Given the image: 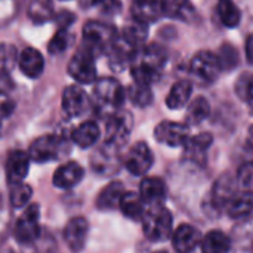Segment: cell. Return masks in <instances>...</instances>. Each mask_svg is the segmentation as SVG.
<instances>
[{
    "label": "cell",
    "mask_w": 253,
    "mask_h": 253,
    "mask_svg": "<svg viewBox=\"0 0 253 253\" xmlns=\"http://www.w3.org/2000/svg\"><path fill=\"white\" fill-rule=\"evenodd\" d=\"M166 61L168 55L162 46L153 43L139 47L130 62V73L135 83L151 86L156 80H159Z\"/></svg>",
    "instance_id": "obj_1"
},
{
    "label": "cell",
    "mask_w": 253,
    "mask_h": 253,
    "mask_svg": "<svg viewBox=\"0 0 253 253\" xmlns=\"http://www.w3.org/2000/svg\"><path fill=\"white\" fill-rule=\"evenodd\" d=\"M117 36L119 33L113 25L99 21H89L83 27L82 47L96 56L99 53L108 52L111 44L116 42Z\"/></svg>",
    "instance_id": "obj_2"
},
{
    "label": "cell",
    "mask_w": 253,
    "mask_h": 253,
    "mask_svg": "<svg viewBox=\"0 0 253 253\" xmlns=\"http://www.w3.org/2000/svg\"><path fill=\"white\" fill-rule=\"evenodd\" d=\"M125 101V89L122 84L111 77H104L96 82L93 87V102L101 114L110 117L114 114Z\"/></svg>",
    "instance_id": "obj_3"
},
{
    "label": "cell",
    "mask_w": 253,
    "mask_h": 253,
    "mask_svg": "<svg viewBox=\"0 0 253 253\" xmlns=\"http://www.w3.org/2000/svg\"><path fill=\"white\" fill-rule=\"evenodd\" d=\"M141 221H142L144 234L151 242H163L169 239L172 234V227H173L172 213L162 205L151 206L148 211H145Z\"/></svg>",
    "instance_id": "obj_4"
},
{
    "label": "cell",
    "mask_w": 253,
    "mask_h": 253,
    "mask_svg": "<svg viewBox=\"0 0 253 253\" xmlns=\"http://www.w3.org/2000/svg\"><path fill=\"white\" fill-rule=\"evenodd\" d=\"M13 236L18 243L30 246L33 245L40 236V208L39 205H30L24 211V213L18 218L15 224Z\"/></svg>",
    "instance_id": "obj_5"
},
{
    "label": "cell",
    "mask_w": 253,
    "mask_h": 253,
    "mask_svg": "<svg viewBox=\"0 0 253 253\" xmlns=\"http://www.w3.org/2000/svg\"><path fill=\"white\" fill-rule=\"evenodd\" d=\"M132 130V116L126 111H116L107 117L105 125V147L107 148H120L126 144Z\"/></svg>",
    "instance_id": "obj_6"
},
{
    "label": "cell",
    "mask_w": 253,
    "mask_h": 253,
    "mask_svg": "<svg viewBox=\"0 0 253 253\" xmlns=\"http://www.w3.org/2000/svg\"><path fill=\"white\" fill-rule=\"evenodd\" d=\"M95 55L80 47L68 62V74L80 84H90L96 80Z\"/></svg>",
    "instance_id": "obj_7"
},
{
    "label": "cell",
    "mask_w": 253,
    "mask_h": 253,
    "mask_svg": "<svg viewBox=\"0 0 253 253\" xmlns=\"http://www.w3.org/2000/svg\"><path fill=\"white\" fill-rule=\"evenodd\" d=\"M190 70L199 80L205 83H212L216 80L222 68L218 55H215L211 50H200L193 56Z\"/></svg>",
    "instance_id": "obj_8"
},
{
    "label": "cell",
    "mask_w": 253,
    "mask_h": 253,
    "mask_svg": "<svg viewBox=\"0 0 253 253\" xmlns=\"http://www.w3.org/2000/svg\"><path fill=\"white\" fill-rule=\"evenodd\" d=\"M64 142L56 135H44L37 138L30 145V160L36 163H47L52 160H56L62 151Z\"/></svg>",
    "instance_id": "obj_9"
},
{
    "label": "cell",
    "mask_w": 253,
    "mask_h": 253,
    "mask_svg": "<svg viewBox=\"0 0 253 253\" xmlns=\"http://www.w3.org/2000/svg\"><path fill=\"white\" fill-rule=\"evenodd\" d=\"M154 136L160 144L168 147H184L190 139V127L176 122H162L154 129Z\"/></svg>",
    "instance_id": "obj_10"
},
{
    "label": "cell",
    "mask_w": 253,
    "mask_h": 253,
    "mask_svg": "<svg viewBox=\"0 0 253 253\" xmlns=\"http://www.w3.org/2000/svg\"><path fill=\"white\" fill-rule=\"evenodd\" d=\"M154 162V156L153 151L150 150V147L145 142H136L127 153L126 159H125V165L126 169L135 175V176H141L144 173H147Z\"/></svg>",
    "instance_id": "obj_11"
},
{
    "label": "cell",
    "mask_w": 253,
    "mask_h": 253,
    "mask_svg": "<svg viewBox=\"0 0 253 253\" xmlns=\"http://www.w3.org/2000/svg\"><path fill=\"white\" fill-rule=\"evenodd\" d=\"M89 224L83 216H76L70 219L64 228V240L71 252H80L87 240Z\"/></svg>",
    "instance_id": "obj_12"
},
{
    "label": "cell",
    "mask_w": 253,
    "mask_h": 253,
    "mask_svg": "<svg viewBox=\"0 0 253 253\" xmlns=\"http://www.w3.org/2000/svg\"><path fill=\"white\" fill-rule=\"evenodd\" d=\"M89 98L80 86H68L62 93V110L68 117H79L89 108Z\"/></svg>",
    "instance_id": "obj_13"
},
{
    "label": "cell",
    "mask_w": 253,
    "mask_h": 253,
    "mask_svg": "<svg viewBox=\"0 0 253 253\" xmlns=\"http://www.w3.org/2000/svg\"><path fill=\"white\" fill-rule=\"evenodd\" d=\"M200 242H202L200 231L190 224L179 225L172 234V243L178 253L194 252L200 246Z\"/></svg>",
    "instance_id": "obj_14"
},
{
    "label": "cell",
    "mask_w": 253,
    "mask_h": 253,
    "mask_svg": "<svg viewBox=\"0 0 253 253\" xmlns=\"http://www.w3.org/2000/svg\"><path fill=\"white\" fill-rule=\"evenodd\" d=\"M30 169V156L25 151L15 150L6 159V178L9 184H19L25 179Z\"/></svg>",
    "instance_id": "obj_15"
},
{
    "label": "cell",
    "mask_w": 253,
    "mask_h": 253,
    "mask_svg": "<svg viewBox=\"0 0 253 253\" xmlns=\"http://www.w3.org/2000/svg\"><path fill=\"white\" fill-rule=\"evenodd\" d=\"M139 196L144 203H148L150 206H157L166 200L168 187L163 179L157 176H148L144 178L139 185Z\"/></svg>",
    "instance_id": "obj_16"
},
{
    "label": "cell",
    "mask_w": 253,
    "mask_h": 253,
    "mask_svg": "<svg viewBox=\"0 0 253 253\" xmlns=\"http://www.w3.org/2000/svg\"><path fill=\"white\" fill-rule=\"evenodd\" d=\"M130 12L133 21L148 25L163 16V0H133Z\"/></svg>",
    "instance_id": "obj_17"
},
{
    "label": "cell",
    "mask_w": 253,
    "mask_h": 253,
    "mask_svg": "<svg viewBox=\"0 0 253 253\" xmlns=\"http://www.w3.org/2000/svg\"><path fill=\"white\" fill-rule=\"evenodd\" d=\"M18 65L22 74L30 79H37L44 71V58L40 50L34 47H25L18 55Z\"/></svg>",
    "instance_id": "obj_18"
},
{
    "label": "cell",
    "mask_w": 253,
    "mask_h": 253,
    "mask_svg": "<svg viewBox=\"0 0 253 253\" xmlns=\"http://www.w3.org/2000/svg\"><path fill=\"white\" fill-rule=\"evenodd\" d=\"M84 176L83 168L76 162H68L61 165L53 173V185L61 190H68L76 187Z\"/></svg>",
    "instance_id": "obj_19"
},
{
    "label": "cell",
    "mask_w": 253,
    "mask_h": 253,
    "mask_svg": "<svg viewBox=\"0 0 253 253\" xmlns=\"http://www.w3.org/2000/svg\"><path fill=\"white\" fill-rule=\"evenodd\" d=\"M18 64V52L13 44H0V93H6L10 87V73Z\"/></svg>",
    "instance_id": "obj_20"
},
{
    "label": "cell",
    "mask_w": 253,
    "mask_h": 253,
    "mask_svg": "<svg viewBox=\"0 0 253 253\" xmlns=\"http://www.w3.org/2000/svg\"><path fill=\"white\" fill-rule=\"evenodd\" d=\"M237 194L236 190V182L230 175H224L222 178H219L212 190V196H211V203L215 209H224L227 208L228 202Z\"/></svg>",
    "instance_id": "obj_21"
},
{
    "label": "cell",
    "mask_w": 253,
    "mask_h": 253,
    "mask_svg": "<svg viewBox=\"0 0 253 253\" xmlns=\"http://www.w3.org/2000/svg\"><path fill=\"white\" fill-rule=\"evenodd\" d=\"M125 187L122 182L114 181L111 184H108L105 188H102V191L99 193L98 199H96V208L99 211H113L117 209L120 206L122 197L125 194Z\"/></svg>",
    "instance_id": "obj_22"
},
{
    "label": "cell",
    "mask_w": 253,
    "mask_h": 253,
    "mask_svg": "<svg viewBox=\"0 0 253 253\" xmlns=\"http://www.w3.org/2000/svg\"><path fill=\"white\" fill-rule=\"evenodd\" d=\"M163 15L190 22L196 16V7L191 0H163Z\"/></svg>",
    "instance_id": "obj_23"
},
{
    "label": "cell",
    "mask_w": 253,
    "mask_h": 253,
    "mask_svg": "<svg viewBox=\"0 0 253 253\" xmlns=\"http://www.w3.org/2000/svg\"><path fill=\"white\" fill-rule=\"evenodd\" d=\"M200 249L203 253H228L231 251V240L225 233L213 230L202 237Z\"/></svg>",
    "instance_id": "obj_24"
},
{
    "label": "cell",
    "mask_w": 253,
    "mask_h": 253,
    "mask_svg": "<svg viewBox=\"0 0 253 253\" xmlns=\"http://www.w3.org/2000/svg\"><path fill=\"white\" fill-rule=\"evenodd\" d=\"M191 93H193V84L188 80L176 82L166 96V105L170 110H181L188 104Z\"/></svg>",
    "instance_id": "obj_25"
},
{
    "label": "cell",
    "mask_w": 253,
    "mask_h": 253,
    "mask_svg": "<svg viewBox=\"0 0 253 253\" xmlns=\"http://www.w3.org/2000/svg\"><path fill=\"white\" fill-rule=\"evenodd\" d=\"M98 138H99V127L92 120L83 122L71 132V141L82 148L92 147L98 141Z\"/></svg>",
    "instance_id": "obj_26"
},
{
    "label": "cell",
    "mask_w": 253,
    "mask_h": 253,
    "mask_svg": "<svg viewBox=\"0 0 253 253\" xmlns=\"http://www.w3.org/2000/svg\"><path fill=\"white\" fill-rule=\"evenodd\" d=\"M253 211V194L251 193H237L227 205L225 212L233 219H240L248 216Z\"/></svg>",
    "instance_id": "obj_27"
},
{
    "label": "cell",
    "mask_w": 253,
    "mask_h": 253,
    "mask_svg": "<svg viewBox=\"0 0 253 253\" xmlns=\"http://www.w3.org/2000/svg\"><path fill=\"white\" fill-rule=\"evenodd\" d=\"M144 200L141 199L139 194L130 191V193H125L123 197H122V202H120V211L122 213L132 219V221H139L142 219L144 213H145V208H144Z\"/></svg>",
    "instance_id": "obj_28"
},
{
    "label": "cell",
    "mask_w": 253,
    "mask_h": 253,
    "mask_svg": "<svg viewBox=\"0 0 253 253\" xmlns=\"http://www.w3.org/2000/svg\"><path fill=\"white\" fill-rule=\"evenodd\" d=\"M147 36H148V25L133 21V22L125 25V28L122 30V34H120V39L125 43H127L129 46H132L133 49H139L144 44V42L147 40Z\"/></svg>",
    "instance_id": "obj_29"
},
{
    "label": "cell",
    "mask_w": 253,
    "mask_h": 253,
    "mask_svg": "<svg viewBox=\"0 0 253 253\" xmlns=\"http://www.w3.org/2000/svg\"><path fill=\"white\" fill-rule=\"evenodd\" d=\"M212 145V135L211 133H200L196 136H190V139L187 141L185 147V153L187 157H190L191 160H199L200 157H203L206 154V151L209 150V147Z\"/></svg>",
    "instance_id": "obj_30"
},
{
    "label": "cell",
    "mask_w": 253,
    "mask_h": 253,
    "mask_svg": "<svg viewBox=\"0 0 253 253\" xmlns=\"http://www.w3.org/2000/svg\"><path fill=\"white\" fill-rule=\"evenodd\" d=\"M216 10H218V16H219L221 22L225 27L234 28L240 24L242 12L233 0H219Z\"/></svg>",
    "instance_id": "obj_31"
},
{
    "label": "cell",
    "mask_w": 253,
    "mask_h": 253,
    "mask_svg": "<svg viewBox=\"0 0 253 253\" xmlns=\"http://www.w3.org/2000/svg\"><path fill=\"white\" fill-rule=\"evenodd\" d=\"M209 114H211L209 101L205 96H199L190 104L185 119H187V123L193 126V125H200L202 122H205L209 117Z\"/></svg>",
    "instance_id": "obj_32"
},
{
    "label": "cell",
    "mask_w": 253,
    "mask_h": 253,
    "mask_svg": "<svg viewBox=\"0 0 253 253\" xmlns=\"http://www.w3.org/2000/svg\"><path fill=\"white\" fill-rule=\"evenodd\" d=\"M27 10L30 18L42 24L52 15V1L50 0H27Z\"/></svg>",
    "instance_id": "obj_33"
},
{
    "label": "cell",
    "mask_w": 253,
    "mask_h": 253,
    "mask_svg": "<svg viewBox=\"0 0 253 253\" xmlns=\"http://www.w3.org/2000/svg\"><path fill=\"white\" fill-rule=\"evenodd\" d=\"M127 96L132 101V104H135L136 107H148L153 102L151 87L145 84H139V83H133L129 87Z\"/></svg>",
    "instance_id": "obj_34"
},
{
    "label": "cell",
    "mask_w": 253,
    "mask_h": 253,
    "mask_svg": "<svg viewBox=\"0 0 253 253\" xmlns=\"http://www.w3.org/2000/svg\"><path fill=\"white\" fill-rule=\"evenodd\" d=\"M31 187L24 184V182H19V184H13L12 188H10V203L13 208L19 209V208H24L30 199H31Z\"/></svg>",
    "instance_id": "obj_35"
},
{
    "label": "cell",
    "mask_w": 253,
    "mask_h": 253,
    "mask_svg": "<svg viewBox=\"0 0 253 253\" xmlns=\"http://www.w3.org/2000/svg\"><path fill=\"white\" fill-rule=\"evenodd\" d=\"M236 93L248 104L253 101V73H243L239 76L236 82Z\"/></svg>",
    "instance_id": "obj_36"
},
{
    "label": "cell",
    "mask_w": 253,
    "mask_h": 253,
    "mask_svg": "<svg viewBox=\"0 0 253 253\" xmlns=\"http://www.w3.org/2000/svg\"><path fill=\"white\" fill-rule=\"evenodd\" d=\"M71 43H73V36L67 30L59 28V31H56L55 36L50 39L47 49L50 53H62L70 47Z\"/></svg>",
    "instance_id": "obj_37"
},
{
    "label": "cell",
    "mask_w": 253,
    "mask_h": 253,
    "mask_svg": "<svg viewBox=\"0 0 253 253\" xmlns=\"http://www.w3.org/2000/svg\"><path fill=\"white\" fill-rule=\"evenodd\" d=\"M237 181L242 185L243 191L253 194V162H248L240 168L237 173Z\"/></svg>",
    "instance_id": "obj_38"
},
{
    "label": "cell",
    "mask_w": 253,
    "mask_h": 253,
    "mask_svg": "<svg viewBox=\"0 0 253 253\" xmlns=\"http://www.w3.org/2000/svg\"><path fill=\"white\" fill-rule=\"evenodd\" d=\"M218 59H219V64H221V68H230V67H234L239 61V55L236 52V49L233 46H228L225 44L222 47V50L219 52L218 55Z\"/></svg>",
    "instance_id": "obj_39"
},
{
    "label": "cell",
    "mask_w": 253,
    "mask_h": 253,
    "mask_svg": "<svg viewBox=\"0 0 253 253\" xmlns=\"http://www.w3.org/2000/svg\"><path fill=\"white\" fill-rule=\"evenodd\" d=\"M12 113H13V101L6 93H0V133L4 122L12 116Z\"/></svg>",
    "instance_id": "obj_40"
},
{
    "label": "cell",
    "mask_w": 253,
    "mask_h": 253,
    "mask_svg": "<svg viewBox=\"0 0 253 253\" xmlns=\"http://www.w3.org/2000/svg\"><path fill=\"white\" fill-rule=\"evenodd\" d=\"M74 19H76V16H74L73 13L67 12V10L61 12V13L56 16V22H58L59 28H62V30H67V27H68V25H71Z\"/></svg>",
    "instance_id": "obj_41"
},
{
    "label": "cell",
    "mask_w": 253,
    "mask_h": 253,
    "mask_svg": "<svg viewBox=\"0 0 253 253\" xmlns=\"http://www.w3.org/2000/svg\"><path fill=\"white\" fill-rule=\"evenodd\" d=\"M245 52H246V61L253 65V34H251L246 39V46H245Z\"/></svg>",
    "instance_id": "obj_42"
},
{
    "label": "cell",
    "mask_w": 253,
    "mask_h": 253,
    "mask_svg": "<svg viewBox=\"0 0 253 253\" xmlns=\"http://www.w3.org/2000/svg\"><path fill=\"white\" fill-rule=\"evenodd\" d=\"M104 0H80V4L83 7H92V6H96L99 3H102Z\"/></svg>",
    "instance_id": "obj_43"
},
{
    "label": "cell",
    "mask_w": 253,
    "mask_h": 253,
    "mask_svg": "<svg viewBox=\"0 0 253 253\" xmlns=\"http://www.w3.org/2000/svg\"><path fill=\"white\" fill-rule=\"evenodd\" d=\"M248 145L253 150V125L249 127V132H248Z\"/></svg>",
    "instance_id": "obj_44"
},
{
    "label": "cell",
    "mask_w": 253,
    "mask_h": 253,
    "mask_svg": "<svg viewBox=\"0 0 253 253\" xmlns=\"http://www.w3.org/2000/svg\"><path fill=\"white\" fill-rule=\"evenodd\" d=\"M249 107H251V113L253 114V101H251V102H249Z\"/></svg>",
    "instance_id": "obj_45"
},
{
    "label": "cell",
    "mask_w": 253,
    "mask_h": 253,
    "mask_svg": "<svg viewBox=\"0 0 253 253\" xmlns=\"http://www.w3.org/2000/svg\"><path fill=\"white\" fill-rule=\"evenodd\" d=\"M156 253H168V252H165V251H160V252H156Z\"/></svg>",
    "instance_id": "obj_46"
},
{
    "label": "cell",
    "mask_w": 253,
    "mask_h": 253,
    "mask_svg": "<svg viewBox=\"0 0 253 253\" xmlns=\"http://www.w3.org/2000/svg\"><path fill=\"white\" fill-rule=\"evenodd\" d=\"M64 1H67V0H64Z\"/></svg>",
    "instance_id": "obj_47"
}]
</instances>
